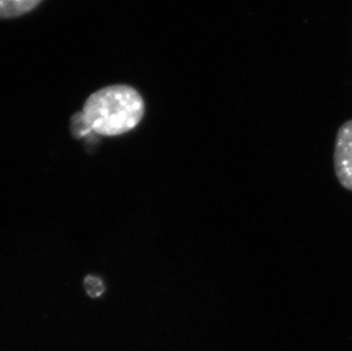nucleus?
I'll use <instances>...</instances> for the list:
<instances>
[{"label": "nucleus", "mask_w": 352, "mask_h": 351, "mask_svg": "<svg viewBox=\"0 0 352 351\" xmlns=\"http://www.w3.org/2000/svg\"><path fill=\"white\" fill-rule=\"evenodd\" d=\"M144 113L145 103L138 90L128 85H112L91 94L81 114L90 131L118 136L133 130Z\"/></svg>", "instance_id": "f257e3e1"}, {"label": "nucleus", "mask_w": 352, "mask_h": 351, "mask_svg": "<svg viewBox=\"0 0 352 351\" xmlns=\"http://www.w3.org/2000/svg\"><path fill=\"white\" fill-rule=\"evenodd\" d=\"M334 169L343 189L352 192V120L343 123L336 134Z\"/></svg>", "instance_id": "f03ea898"}, {"label": "nucleus", "mask_w": 352, "mask_h": 351, "mask_svg": "<svg viewBox=\"0 0 352 351\" xmlns=\"http://www.w3.org/2000/svg\"><path fill=\"white\" fill-rule=\"evenodd\" d=\"M43 0H0V19H16L36 10Z\"/></svg>", "instance_id": "7ed1b4c3"}, {"label": "nucleus", "mask_w": 352, "mask_h": 351, "mask_svg": "<svg viewBox=\"0 0 352 351\" xmlns=\"http://www.w3.org/2000/svg\"><path fill=\"white\" fill-rule=\"evenodd\" d=\"M85 285H86L87 291L91 297H98L104 291V286L100 279L94 276H89L85 281Z\"/></svg>", "instance_id": "20e7f679"}]
</instances>
